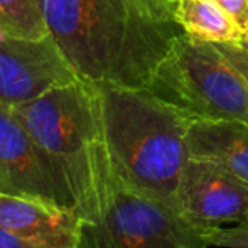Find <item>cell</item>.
Here are the masks:
<instances>
[{
  "label": "cell",
  "mask_w": 248,
  "mask_h": 248,
  "mask_svg": "<svg viewBox=\"0 0 248 248\" xmlns=\"http://www.w3.org/2000/svg\"><path fill=\"white\" fill-rule=\"evenodd\" d=\"M46 31L78 79L145 88L184 32L149 0H41Z\"/></svg>",
  "instance_id": "cell-1"
},
{
  "label": "cell",
  "mask_w": 248,
  "mask_h": 248,
  "mask_svg": "<svg viewBox=\"0 0 248 248\" xmlns=\"http://www.w3.org/2000/svg\"><path fill=\"white\" fill-rule=\"evenodd\" d=\"M115 176L130 189L179 209L177 186L189 160L196 118L147 88L96 85Z\"/></svg>",
  "instance_id": "cell-2"
},
{
  "label": "cell",
  "mask_w": 248,
  "mask_h": 248,
  "mask_svg": "<svg viewBox=\"0 0 248 248\" xmlns=\"http://www.w3.org/2000/svg\"><path fill=\"white\" fill-rule=\"evenodd\" d=\"M12 110L62 167L86 225L98 221L117 176L105 139L96 85L76 79Z\"/></svg>",
  "instance_id": "cell-3"
},
{
  "label": "cell",
  "mask_w": 248,
  "mask_h": 248,
  "mask_svg": "<svg viewBox=\"0 0 248 248\" xmlns=\"http://www.w3.org/2000/svg\"><path fill=\"white\" fill-rule=\"evenodd\" d=\"M145 88L194 118L248 125V81L218 44L183 32Z\"/></svg>",
  "instance_id": "cell-4"
},
{
  "label": "cell",
  "mask_w": 248,
  "mask_h": 248,
  "mask_svg": "<svg viewBox=\"0 0 248 248\" xmlns=\"http://www.w3.org/2000/svg\"><path fill=\"white\" fill-rule=\"evenodd\" d=\"M85 248H209L204 228L174 206L117 179L100 219L85 226Z\"/></svg>",
  "instance_id": "cell-5"
},
{
  "label": "cell",
  "mask_w": 248,
  "mask_h": 248,
  "mask_svg": "<svg viewBox=\"0 0 248 248\" xmlns=\"http://www.w3.org/2000/svg\"><path fill=\"white\" fill-rule=\"evenodd\" d=\"M0 194L76 208L68 176L29 134L14 110L0 103ZM78 209V208H76Z\"/></svg>",
  "instance_id": "cell-6"
},
{
  "label": "cell",
  "mask_w": 248,
  "mask_h": 248,
  "mask_svg": "<svg viewBox=\"0 0 248 248\" xmlns=\"http://www.w3.org/2000/svg\"><path fill=\"white\" fill-rule=\"evenodd\" d=\"M51 36L31 39L0 34V103L14 108L51 88L76 81Z\"/></svg>",
  "instance_id": "cell-7"
},
{
  "label": "cell",
  "mask_w": 248,
  "mask_h": 248,
  "mask_svg": "<svg viewBox=\"0 0 248 248\" xmlns=\"http://www.w3.org/2000/svg\"><path fill=\"white\" fill-rule=\"evenodd\" d=\"M179 211L201 228L248 219V184L223 166L189 157L177 186Z\"/></svg>",
  "instance_id": "cell-8"
},
{
  "label": "cell",
  "mask_w": 248,
  "mask_h": 248,
  "mask_svg": "<svg viewBox=\"0 0 248 248\" xmlns=\"http://www.w3.org/2000/svg\"><path fill=\"white\" fill-rule=\"evenodd\" d=\"M86 221L76 208L0 194V230L44 248H79Z\"/></svg>",
  "instance_id": "cell-9"
},
{
  "label": "cell",
  "mask_w": 248,
  "mask_h": 248,
  "mask_svg": "<svg viewBox=\"0 0 248 248\" xmlns=\"http://www.w3.org/2000/svg\"><path fill=\"white\" fill-rule=\"evenodd\" d=\"M189 155L208 159L248 184V125L196 118L187 132Z\"/></svg>",
  "instance_id": "cell-10"
},
{
  "label": "cell",
  "mask_w": 248,
  "mask_h": 248,
  "mask_svg": "<svg viewBox=\"0 0 248 248\" xmlns=\"http://www.w3.org/2000/svg\"><path fill=\"white\" fill-rule=\"evenodd\" d=\"M174 20L189 37L211 44H247L240 26L215 0H177Z\"/></svg>",
  "instance_id": "cell-11"
},
{
  "label": "cell",
  "mask_w": 248,
  "mask_h": 248,
  "mask_svg": "<svg viewBox=\"0 0 248 248\" xmlns=\"http://www.w3.org/2000/svg\"><path fill=\"white\" fill-rule=\"evenodd\" d=\"M0 29L17 37L47 36L41 0H0Z\"/></svg>",
  "instance_id": "cell-12"
},
{
  "label": "cell",
  "mask_w": 248,
  "mask_h": 248,
  "mask_svg": "<svg viewBox=\"0 0 248 248\" xmlns=\"http://www.w3.org/2000/svg\"><path fill=\"white\" fill-rule=\"evenodd\" d=\"M209 247L219 248H248V219L235 226H213L204 228Z\"/></svg>",
  "instance_id": "cell-13"
},
{
  "label": "cell",
  "mask_w": 248,
  "mask_h": 248,
  "mask_svg": "<svg viewBox=\"0 0 248 248\" xmlns=\"http://www.w3.org/2000/svg\"><path fill=\"white\" fill-rule=\"evenodd\" d=\"M248 37V0H215ZM248 44V43H247Z\"/></svg>",
  "instance_id": "cell-14"
},
{
  "label": "cell",
  "mask_w": 248,
  "mask_h": 248,
  "mask_svg": "<svg viewBox=\"0 0 248 248\" xmlns=\"http://www.w3.org/2000/svg\"><path fill=\"white\" fill-rule=\"evenodd\" d=\"M223 54L232 61V64L245 76L248 81V47L247 44H218Z\"/></svg>",
  "instance_id": "cell-15"
},
{
  "label": "cell",
  "mask_w": 248,
  "mask_h": 248,
  "mask_svg": "<svg viewBox=\"0 0 248 248\" xmlns=\"http://www.w3.org/2000/svg\"><path fill=\"white\" fill-rule=\"evenodd\" d=\"M149 3L152 5L154 12L157 14V17L160 20H164V22H176L174 20V12H176L177 0H149Z\"/></svg>",
  "instance_id": "cell-16"
},
{
  "label": "cell",
  "mask_w": 248,
  "mask_h": 248,
  "mask_svg": "<svg viewBox=\"0 0 248 248\" xmlns=\"http://www.w3.org/2000/svg\"><path fill=\"white\" fill-rule=\"evenodd\" d=\"M0 248H44V247L32 245L29 242H24L22 238H17V236L10 235L9 232L0 230ZM79 248H85V247L81 245Z\"/></svg>",
  "instance_id": "cell-17"
},
{
  "label": "cell",
  "mask_w": 248,
  "mask_h": 248,
  "mask_svg": "<svg viewBox=\"0 0 248 248\" xmlns=\"http://www.w3.org/2000/svg\"><path fill=\"white\" fill-rule=\"evenodd\" d=\"M2 32H3V31H2V29H0V34H2Z\"/></svg>",
  "instance_id": "cell-18"
},
{
  "label": "cell",
  "mask_w": 248,
  "mask_h": 248,
  "mask_svg": "<svg viewBox=\"0 0 248 248\" xmlns=\"http://www.w3.org/2000/svg\"><path fill=\"white\" fill-rule=\"evenodd\" d=\"M247 47H248V44H247Z\"/></svg>",
  "instance_id": "cell-19"
}]
</instances>
